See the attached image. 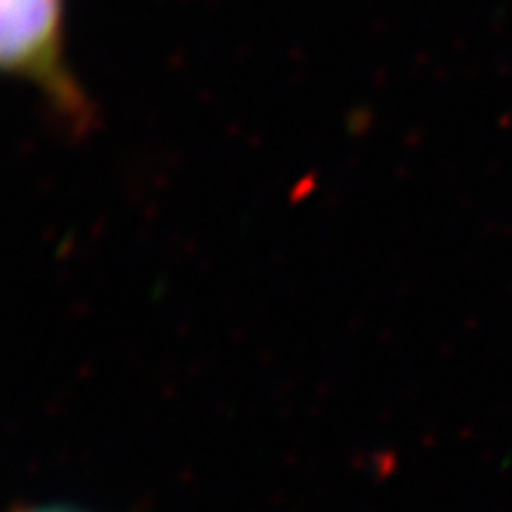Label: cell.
<instances>
[{
  "instance_id": "obj_2",
  "label": "cell",
  "mask_w": 512,
  "mask_h": 512,
  "mask_svg": "<svg viewBox=\"0 0 512 512\" xmlns=\"http://www.w3.org/2000/svg\"><path fill=\"white\" fill-rule=\"evenodd\" d=\"M17 512H64V510H38V508H34V510H17Z\"/></svg>"
},
{
  "instance_id": "obj_1",
  "label": "cell",
  "mask_w": 512,
  "mask_h": 512,
  "mask_svg": "<svg viewBox=\"0 0 512 512\" xmlns=\"http://www.w3.org/2000/svg\"><path fill=\"white\" fill-rule=\"evenodd\" d=\"M64 0H0V62L34 86L60 124L76 136L95 126L93 102L67 62Z\"/></svg>"
}]
</instances>
